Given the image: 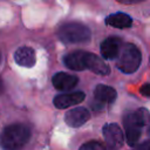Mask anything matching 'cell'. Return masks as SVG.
Segmentation results:
<instances>
[{"label":"cell","instance_id":"20","mask_svg":"<svg viewBox=\"0 0 150 150\" xmlns=\"http://www.w3.org/2000/svg\"><path fill=\"white\" fill-rule=\"evenodd\" d=\"M148 131H149V134H150V124H149V129H148Z\"/></svg>","mask_w":150,"mask_h":150},{"label":"cell","instance_id":"10","mask_svg":"<svg viewBox=\"0 0 150 150\" xmlns=\"http://www.w3.org/2000/svg\"><path fill=\"white\" fill-rule=\"evenodd\" d=\"M52 82L54 84V87L57 89V90H61V91H67V90H70L73 89L77 82H79V77L75 76V75H70L68 73H56L53 79H52Z\"/></svg>","mask_w":150,"mask_h":150},{"label":"cell","instance_id":"19","mask_svg":"<svg viewBox=\"0 0 150 150\" xmlns=\"http://www.w3.org/2000/svg\"><path fill=\"white\" fill-rule=\"evenodd\" d=\"M4 91V83H2V80L0 79V94Z\"/></svg>","mask_w":150,"mask_h":150},{"label":"cell","instance_id":"17","mask_svg":"<svg viewBox=\"0 0 150 150\" xmlns=\"http://www.w3.org/2000/svg\"><path fill=\"white\" fill-rule=\"evenodd\" d=\"M136 150H150V142H144L142 144H139Z\"/></svg>","mask_w":150,"mask_h":150},{"label":"cell","instance_id":"8","mask_svg":"<svg viewBox=\"0 0 150 150\" xmlns=\"http://www.w3.org/2000/svg\"><path fill=\"white\" fill-rule=\"evenodd\" d=\"M90 117V112L87 108L83 107H77L74 109H70L68 112L64 115V121L68 127L71 128H79L83 125Z\"/></svg>","mask_w":150,"mask_h":150},{"label":"cell","instance_id":"4","mask_svg":"<svg viewBox=\"0 0 150 150\" xmlns=\"http://www.w3.org/2000/svg\"><path fill=\"white\" fill-rule=\"evenodd\" d=\"M141 61H142V55L139 49L132 43H127L122 46L116 66L122 73L132 74L138 69Z\"/></svg>","mask_w":150,"mask_h":150},{"label":"cell","instance_id":"7","mask_svg":"<svg viewBox=\"0 0 150 150\" xmlns=\"http://www.w3.org/2000/svg\"><path fill=\"white\" fill-rule=\"evenodd\" d=\"M101 55L107 60H114L118 57L122 49V40L117 36H110L102 41L101 43Z\"/></svg>","mask_w":150,"mask_h":150},{"label":"cell","instance_id":"9","mask_svg":"<svg viewBox=\"0 0 150 150\" xmlns=\"http://www.w3.org/2000/svg\"><path fill=\"white\" fill-rule=\"evenodd\" d=\"M86 98L83 91H74L67 94H60L54 97V105L57 109H66L77 103H81Z\"/></svg>","mask_w":150,"mask_h":150},{"label":"cell","instance_id":"2","mask_svg":"<svg viewBox=\"0 0 150 150\" xmlns=\"http://www.w3.org/2000/svg\"><path fill=\"white\" fill-rule=\"evenodd\" d=\"M149 120H150V115L145 108H139L135 111H130L124 115L123 125L125 129L127 143L130 146L137 144L141 136V130L145 124H148Z\"/></svg>","mask_w":150,"mask_h":150},{"label":"cell","instance_id":"12","mask_svg":"<svg viewBox=\"0 0 150 150\" xmlns=\"http://www.w3.org/2000/svg\"><path fill=\"white\" fill-rule=\"evenodd\" d=\"M94 96L95 100L98 101L100 103L107 104V103H112L116 100L117 93L112 87L105 84H97L94 91Z\"/></svg>","mask_w":150,"mask_h":150},{"label":"cell","instance_id":"3","mask_svg":"<svg viewBox=\"0 0 150 150\" xmlns=\"http://www.w3.org/2000/svg\"><path fill=\"white\" fill-rule=\"evenodd\" d=\"M59 39L64 43H84L90 40V29L80 22H67L57 30Z\"/></svg>","mask_w":150,"mask_h":150},{"label":"cell","instance_id":"6","mask_svg":"<svg viewBox=\"0 0 150 150\" xmlns=\"http://www.w3.org/2000/svg\"><path fill=\"white\" fill-rule=\"evenodd\" d=\"M89 53L83 50H75L67 54L63 59V63L71 70H84L88 68Z\"/></svg>","mask_w":150,"mask_h":150},{"label":"cell","instance_id":"14","mask_svg":"<svg viewBox=\"0 0 150 150\" xmlns=\"http://www.w3.org/2000/svg\"><path fill=\"white\" fill-rule=\"evenodd\" d=\"M89 70H91L93 73L97 74V75H108L110 73V68L109 66L97 55L89 53V57H88V68Z\"/></svg>","mask_w":150,"mask_h":150},{"label":"cell","instance_id":"1","mask_svg":"<svg viewBox=\"0 0 150 150\" xmlns=\"http://www.w3.org/2000/svg\"><path fill=\"white\" fill-rule=\"evenodd\" d=\"M30 137V130L22 123L5 127L0 134V145L4 150H21Z\"/></svg>","mask_w":150,"mask_h":150},{"label":"cell","instance_id":"13","mask_svg":"<svg viewBox=\"0 0 150 150\" xmlns=\"http://www.w3.org/2000/svg\"><path fill=\"white\" fill-rule=\"evenodd\" d=\"M105 23L111 26V27L123 29V28H129L131 26V23H132V20H131V18L128 14L118 12V13L110 14L105 19Z\"/></svg>","mask_w":150,"mask_h":150},{"label":"cell","instance_id":"16","mask_svg":"<svg viewBox=\"0 0 150 150\" xmlns=\"http://www.w3.org/2000/svg\"><path fill=\"white\" fill-rule=\"evenodd\" d=\"M141 94L143 96H146V97L150 96V84L149 83H145L141 87Z\"/></svg>","mask_w":150,"mask_h":150},{"label":"cell","instance_id":"18","mask_svg":"<svg viewBox=\"0 0 150 150\" xmlns=\"http://www.w3.org/2000/svg\"><path fill=\"white\" fill-rule=\"evenodd\" d=\"M117 1L122 2V4H127V5H132V4H138V2H142L145 0H117Z\"/></svg>","mask_w":150,"mask_h":150},{"label":"cell","instance_id":"15","mask_svg":"<svg viewBox=\"0 0 150 150\" xmlns=\"http://www.w3.org/2000/svg\"><path fill=\"white\" fill-rule=\"evenodd\" d=\"M79 150H116V149L111 148L109 144H103L97 141H90L82 144Z\"/></svg>","mask_w":150,"mask_h":150},{"label":"cell","instance_id":"11","mask_svg":"<svg viewBox=\"0 0 150 150\" xmlns=\"http://www.w3.org/2000/svg\"><path fill=\"white\" fill-rule=\"evenodd\" d=\"M14 61L21 67L30 68L35 64V52L27 46L20 47L14 53Z\"/></svg>","mask_w":150,"mask_h":150},{"label":"cell","instance_id":"5","mask_svg":"<svg viewBox=\"0 0 150 150\" xmlns=\"http://www.w3.org/2000/svg\"><path fill=\"white\" fill-rule=\"evenodd\" d=\"M103 136L111 148L114 149H120L123 143H124V135L122 129L116 124V123H109L103 127Z\"/></svg>","mask_w":150,"mask_h":150}]
</instances>
